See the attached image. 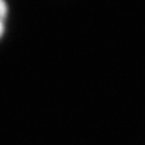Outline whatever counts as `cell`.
I'll return each mask as SVG.
<instances>
[{
  "label": "cell",
  "instance_id": "1",
  "mask_svg": "<svg viewBox=\"0 0 145 145\" xmlns=\"http://www.w3.org/2000/svg\"><path fill=\"white\" fill-rule=\"evenodd\" d=\"M8 20V3L7 0H0V40L3 38Z\"/></svg>",
  "mask_w": 145,
  "mask_h": 145
}]
</instances>
